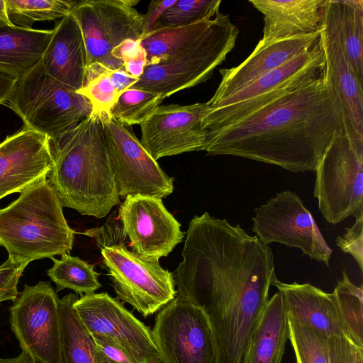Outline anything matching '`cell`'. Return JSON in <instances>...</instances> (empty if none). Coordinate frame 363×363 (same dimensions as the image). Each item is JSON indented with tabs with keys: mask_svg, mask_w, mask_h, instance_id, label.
Returning a JSON list of instances; mask_svg holds the SVG:
<instances>
[{
	"mask_svg": "<svg viewBox=\"0 0 363 363\" xmlns=\"http://www.w3.org/2000/svg\"><path fill=\"white\" fill-rule=\"evenodd\" d=\"M288 324L296 363H349V340L326 337L289 316Z\"/></svg>",
	"mask_w": 363,
	"mask_h": 363,
	"instance_id": "obj_25",
	"label": "cell"
},
{
	"mask_svg": "<svg viewBox=\"0 0 363 363\" xmlns=\"http://www.w3.org/2000/svg\"><path fill=\"white\" fill-rule=\"evenodd\" d=\"M137 0H84L77 1L72 14L84 38L87 67L100 63L112 69H123L111 55L127 40H140L143 15L134 7Z\"/></svg>",
	"mask_w": 363,
	"mask_h": 363,
	"instance_id": "obj_10",
	"label": "cell"
},
{
	"mask_svg": "<svg viewBox=\"0 0 363 363\" xmlns=\"http://www.w3.org/2000/svg\"><path fill=\"white\" fill-rule=\"evenodd\" d=\"M345 130L329 72L282 94L236 123L206 133L201 150L315 171L335 135Z\"/></svg>",
	"mask_w": 363,
	"mask_h": 363,
	"instance_id": "obj_2",
	"label": "cell"
},
{
	"mask_svg": "<svg viewBox=\"0 0 363 363\" xmlns=\"http://www.w3.org/2000/svg\"><path fill=\"white\" fill-rule=\"evenodd\" d=\"M41 62L45 72L57 81L75 91L83 87L86 53L80 27L72 13L55 24Z\"/></svg>",
	"mask_w": 363,
	"mask_h": 363,
	"instance_id": "obj_22",
	"label": "cell"
},
{
	"mask_svg": "<svg viewBox=\"0 0 363 363\" xmlns=\"http://www.w3.org/2000/svg\"><path fill=\"white\" fill-rule=\"evenodd\" d=\"M53 166L50 138L23 127L0 143V199L47 179Z\"/></svg>",
	"mask_w": 363,
	"mask_h": 363,
	"instance_id": "obj_18",
	"label": "cell"
},
{
	"mask_svg": "<svg viewBox=\"0 0 363 363\" xmlns=\"http://www.w3.org/2000/svg\"><path fill=\"white\" fill-rule=\"evenodd\" d=\"M77 299L70 293L59 300L62 363H100L93 338L73 308Z\"/></svg>",
	"mask_w": 363,
	"mask_h": 363,
	"instance_id": "obj_26",
	"label": "cell"
},
{
	"mask_svg": "<svg viewBox=\"0 0 363 363\" xmlns=\"http://www.w3.org/2000/svg\"><path fill=\"white\" fill-rule=\"evenodd\" d=\"M50 145L53 166L48 179L63 207L102 218L120 203L99 114L91 112Z\"/></svg>",
	"mask_w": 363,
	"mask_h": 363,
	"instance_id": "obj_3",
	"label": "cell"
},
{
	"mask_svg": "<svg viewBox=\"0 0 363 363\" xmlns=\"http://www.w3.org/2000/svg\"><path fill=\"white\" fill-rule=\"evenodd\" d=\"M5 104L24 127L55 140L73 130L92 112L89 100L44 70L41 60L17 79Z\"/></svg>",
	"mask_w": 363,
	"mask_h": 363,
	"instance_id": "obj_6",
	"label": "cell"
},
{
	"mask_svg": "<svg viewBox=\"0 0 363 363\" xmlns=\"http://www.w3.org/2000/svg\"><path fill=\"white\" fill-rule=\"evenodd\" d=\"M315 171L313 196L328 223L363 217V157L345 130L335 135Z\"/></svg>",
	"mask_w": 363,
	"mask_h": 363,
	"instance_id": "obj_8",
	"label": "cell"
},
{
	"mask_svg": "<svg viewBox=\"0 0 363 363\" xmlns=\"http://www.w3.org/2000/svg\"><path fill=\"white\" fill-rule=\"evenodd\" d=\"M208 109L207 102L160 105L140 125V141L155 160L200 151L206 139L201 121Z\"/></svg>",
	"mask_w": 363,
	"mask_h": 363,
	"instance_id": "obj_17",
	"label": "cell"
},
{
	"mask_svg": "<svg viewBox=\"0 0 363 363\" xmlns=\"http://www.w3.org/2000/svg\"><path fill=\"white\" fill-rule=\"evenodd\" d=\"M84 234L101 250L117 300L130 304L146 318L176 297L172 273L163 269L159 260L145 259L128 249L118 217Z\"/></svg>",
	"mask_w": 363,
	"mask_h": 363,
	"instance_id": "obj_5",
	"label": "cell"
},
{
	"mask_svg": "<svg viewBox=\"0 0 363 363\" xmlns=\"http://www.w3.org/2000/svg\"><path fill=\"white\" fill-rule=\"evenodd\" d=\"M111 55L121 61L126 72L137 79L147 66V53L140 40H125L113 50Z\"/></svg>",
	"mask_w": 363,
	"mask_h": 363,
	"instance_id": "obj_35",
	"label": "cell"
},
{
	"mask_svg": "<svg viewBox=\"0 0 363 363\" xmlns=\"http://www.w3.org/2000/svg\"><path fill=\"white\" fill-rule=\"evenodd\" d=\"M99 116L120 198L140 194L162 199L171 194L173 178L145 149L131 126L119 123L109 113Z\"/></svg>",
	"mask_w": 363,
	"mask_h": 363,
	"instance_id": "obj_9",
	"label": "cell"
},
{
	"mask_svg": "<svg viewBox=\"0 0 363 363\" xmlns=\"http://www.w3.org/2000/svg\"><path fill=\"white\" fill-rule=\"evenodd\" d=\"M16 79L0 74V104H5L14 87Z\"/></svg>",
	"mask_w": 363,
	"mask_h": 363,
	"instance_id": "obj_40",
	"label": "cell"
},
{
	"mask_svg": "<svg viewBox=\"0 0 363 363\" xmlns=\"http://www.w3.org/2000/svg\"><path fill=\"white\" fill-rule=\"evenodd\" d=\"M62 205L47 179L20 193L0 209V245L9 257L32 261L69 254L74 231L68 225Z\"/></svg>",
	"mask_w": 363,
	"mask_h": 363,
	"instance_id": "obj_4",
	"label": "cell"
},
{
	"mask_svg": "<svg viewBox=\"0 0 363 363\" xmlns=\"http://www.w3.org/2000/svg\"><path fill=\"white\" fill-rule=\"evenodd\" d=\"M28 264L9 257L0 265V303L5 301L13 302L17 298L18 283Z\"/></svg>",
	"mask_w": 363,
	"mask_h": 363,
	"instance_id": "obj_36",
	"label": "cell"
},
{
	"mask_svg": "<svg viewBox=\"0 0 363 363\" xmlns=\"http://www.w3.org/2000/svg\"><path fill=\"white\" fill-rule=\"evenodd\" d=\"M110 69L100 63L88 66L85 83L81 89L77 91L89 100L93 113H109L122 93L112 80Z\"/></svg>",
	"mask_w": 363,
	"mask_h": 363,
	"instance_id": "obj_33",
	"label": "cell"
},
{
	"mask_svg": "<svg viewBox=\"0 0 363 363\" xmlns=\"http://www.w3.org/2000/svg\"><path fill=\"white\" fill-rule=\"evenodd\" d=\"M53 33L52 30L0 26V74L16 80L42 59Z\"/></svg>",
	"mask_w": 363,
	"mask_h": 363,
	"instance_id": "obj_24",
	"label": "cell"
},
{
	"mask_svg": "<svg viewBox=\"0 0 363 363\" xmlns=\"http://www.w3.org/2000/svg\"><path fill=\"white\" fill-rule=\"evenodd\" d=\"M220 4V0H176L162 14L152 30L210 20L219 11Z\"/></svg>",
	"mask_w": 363,
	"mask_h": 363,
	"instance_id": "obj_34",
	"label": "cell"
},
{
	"mask_svg": "<svg viewBox=\"0 0 363 363\" xmlns=\"http://www.w3.org/2000/svg\"><path fill=\"white\" fill-rule=\"evenodd\" d=\"M175 1L176 0H152L150 1L147 7V13L143 15L142 38L153 30L162 14L172 6Z\"/></svg>",
	"mask_w": 363,
	"mask_h": 363,
	"instance_id": "obj_39",
	"label": "cell"
},
{
	"mask_svg": "<svg viewBox=\"0 0 363 363\" xmlns=\"http://www.w3.org/2000/svg\"><path fill=\"white\" fill-rule=\"evenodd\" d=\"M164 99L148 91L129 88L123 91L110 109L109 114L125 125H141Z\"/></svg>",
	"mask_w": 363,
	"mask_h": 363,
	"instance_id": "obj_32",
	"label": "cell"
},
{
	"mask_svg": "<svg viewBox=\"0 0 363 363\" xmlns=\"http://www.w3.org/2000/svg\"><path fill=\"white\" fill-rule=\"evenodd\" d=\"M149 363H162V362H161L160 358H157V359H155L152 360Z\"/></svg>",
	"mask_w": 363,
	"mask_h": 363,
	"instance_id": "obj_44",
	"label": "cell"
},
{
	"mask_svg": "<svg viewBox=\"0 0 363 363\" xmlns=\"http://www.w3.org/2000/svg\"><path fill=\"white\" fill-rule=\"evenodd\" d=\"M100 363H139L113 340L99 335H91Z\"/></svg>",
	"mask_w": 363,
	"mask_h": 363,
	"instance_id": "obj_38",
	"label": "cell"
},
{
	"mask_svg": "<svg viewBox=\"0 0 363 363\" xmlns=\"http://www.w3.org/2000/svg\"><path fill=\"white\" fill-rule=\"evenodd\" d=\"M320 40L326 68L341 104L345 133L354 150L363 157V84L342 46L333 0H326Z\"/></svg>",
	"mask_w": 363,
	"mask_h": 363,
	"instance_id": "obj_16",
	"label": "cell"
},
{
	"mask_svg": "<svg viewBox=\"0 0 363 363\" xmlns=\"http://www.w3.org/2000/svg\"><path fill=\"white\" fill-rule=\"evenodd\" d=\"M349 363H363V348L351 342Z\"/></svg>",
	"mask_w": 363,
	"mask_h": 363,
	"instance_id": "obj_41",
	"label": "cell"
},
{
	"mask_svg": "<svg viewBox=\"0 0 363 363\" xmlns=\"http://www.w3.org/2000/svg\"><path fill=\"white\" fill-rule=\"evenodd\" d=\"M118 218L132 251L147 259L167 257L184 236L161 199L128 196L118 208Z\"/></svg>",
	"mask_w": 363,
	"mask_h": 363,
	"instance_id": "obj_15",
	"label": "cell"
},
{
	"mask_svg": "<svg viewBox=\"0 0 363 363\" xmlns=\"http://www.w3.org/2000/svg\"><path fill=\"white\" fill-rule=\"evenodd\" d=\"M288 340V315L278 291L269 298L241 363H281Z\"/></svg>",
	"mask_w": 363,
	"mask_h": 363,
	"instance_id": "obj_23",
	"label": "cell"
},
{
	"mask_svg": "<svg viewBox=\"0 0 363 363\" xmlns=\"http://www.w3.org/2000/svg\"><path fill=\"white\" fill-rule=\"evenodd\" d=\"M59 300L50 282L39 281L25 284L9 309L11 330L36 363H62Z\"/></svg>",
	"mask_w": 363,
	"mask_h": 363,
	"instance_id": "obj_12",
	"label": "cell"
},
{
	"mask_svg": "<svg viewBox=\"0 0 363 363\" xmlns=\"http://www.w3.org/2000/svg\"><path fill=\"white\" fill-rule=\"evenodd\" d=\"M342 236L336 238V243L342 251L350 254L363 269V217L355 220L354 225L345 229Z\"/></svg>",
	"mask_w": 363,
	"mask_h": 363,
	"instance_id": "obj_37",
	"label": "cell"
},
{
	"mask_svg": "<svg viewBox=\"0 0 363 363\" xmlns=\"http://www.w3.org/2000/svg\"><path fill=\"white\" fill-rule=\"evenodd\" d=\"M239 32L229 16L218 11L207 33L164 60L145 67L130 88L158 94L164 99L206 82L234 48Z\"/></svg>",
	"mask_w": 363,
	"mask_h": 363,
	"instance_id": "obj_7",
	"label": "cell"
},
{
	"mask_svg": "<svg viewBox=\"0 0 363 363\" xmlns=\"http://www.w3.org/2000/svg\"><path fill=\"white\" fill-rule=\"evenodd\" d=\"M172 273L177 295L207 316L218 363H241L277 278L271 248L208 212L190 221Z\"/></svg>",
	"mask_w": 363,
	"mask_h": 363,
	"instance_id": "obj_1",
	"label": "cell"
},
{
	"mask_svg": "<svg viewBox=\"0 0 363 363\" xmlns=\"http://www.w3.org/2000/svg\"><path fill=\"white\" fill-rule=\"evenodd\" d=\"M0 26H8L5 23H4L2 21L0 20Z\"/></svg>",
	"mask_w": 363,
	"mask_h": 363,
	"instance_id": "obj_45",
	"label": "cell"
},
{
	"mask_svg": "<svg viewBox=\"0 0 363 363\" xmlns=\"http://www.w3.org/2000/svg\"><path fill=\"white\" fill-rule=\"evenodd\" d=\"M332 292L354 345L363 348V291L349 279L345 270Z\"/></svg>",
	"mask_w": 363,
	"mask_h": 363,
	"instance_id": "obj_31",
	"label": "cell"
},
{
	"mask_svg": "<svg viewBox=\"0 0 363 363\" xmlns=\"http://www.w3.org/2000/svg\"><path fill=\"white\" fill-rule=\"evenodd\" d=\"M0 363H36L28 354L21 352L18 356L11 358H0Z\"/></svg>",
	"mask_w": 363,
	"mask_h": 363,
	"instance_id": "obj_42",
	"label": "cell"
},
{
	"mask_svg": "<svg viewBox=\"0 0 363 363\" xmlns=\"http://www.w3.org/2000/svg\"><path fill=\"white\" fill-rule=\"evenodd\" d=\"M326 0H250L263 15V35L255 48L320 31Z\"/></svg>",
	"mask_w": 363,
	"mask_h": 363,
	"instance_id": "obj_21",
	"label": "cell"
},
{
	"mask_svg": "<svg viewBox=\"0 0 363 363\" xmlns=\"http://www.w3.org/2000/svg\"><path fill=\"white\" fill-rule=\"evenodd\" d=\"M76 3L71 0H6L11 24L23 28H32L37 21L62 19L71 13Z\"/></svg>",
	"mask_w": 363,
	"mask_h": 363,
	"instance_id": "obj_30",
	"label": "cell"
},
{
	"mask_svg": "<svg viewBox=\"0 0 363 363\" xmlns=\"http://www.w3.org/2000/svg\"><path fill=\"white\" fill-rule=\"evenodd\" d=\"M319 38L320 31L282 39L260 48H255L239 65L219 69L221 81L208 104L231 96L263 74L310 50Z\"/></svg>",
	"mask_w": 363,
	"mask_h": 363,
	"instance_id": "obj_19",
	"label": "cell"
},
{
	"mask_svg": "<svg viewBox=\"0 0 363 363\" xmlns=\"http://www.w3.org/2000/svg\"><path fill=\"white\" fill-rule=\"evenodd\" d=\"M73 308L91 335L113 340L139 363L159 358L150 328L108 293L82 295Z\"/></svg>",
	"mask_w": 363,
	"mask_h": 363,
	"instance_id": "obj_14",
	"label": "cell"
},
{
	"mask_svg": "<svg viewBox=\"0 0 363 363\" xmlns=\"http://www.w3.org/2000/svg\"><path fill=\"white\" fill-rule=\"evenodd\" d=\"M0 20L8 26H12L8 18L6 0H0Z\"/></svg>",
	"mask_w": 363,
	"mask_h": 363,
	"instance_id": "obj_43",
	"label": "cell"
},
{
	"mask_svg": "<svg viewBox=\"0 0 363 363\" xmlns=\"http://www.w3.org/2000/svg\"><path fill=\"white\" fill-rule=\"evenodd\" d=\"M333 2L342 46L363 84V1L333 0Z\"/></svg>",
	"mask_w": 363,
	"mask_h": 363,
	"instance_id": "obj_28",
	"label": "cell"
},
{
	"mask_svg": "<svg viewBox=\"0 0 363 363\" xmlns=\"http://www.w3.org/2000/svg\"><path fill=\"white\" fill-rule=\"evenodd\" d=\"M51 259L53 265L47 274L56 284L57 291L69 289L82 296L94 293L101 287L94 264L69 254L61 255L60 259Z\"/></svg>",
	"mask_w": 363,
	"mask_h": 363,
	"instance_id": "obj_29",
	"label": "cell"
},
{
	"mask_svg": "<svg viewBox=\"0 0 363 363\" xmlns=\"http://www.w3.org/2000/svg\"><path fill=\"white\" fill-rule=\"evenodd\" d=\"M281 294L288 316L328 337H343L354 343L332 293L310 283L272 282Z\"/></svg>",
	"mask_w": 363,
	"mask_h": 363,
	"instance_id": "obj_20",
	"label": "cell"
},
{
	"mask_svg": "<svg viewBox=\"0 0 363 363\" xmlns=\"http://www.w3.org/2000/svg\"><path fill=\"white\" fill-rule=\"evenodd\" d=\"M252 230L264 244L278 242L329 267L333 250L312 214L294 192L285 190L255 209Z\"/></svg>",
	"mask_w": 363,
	"mask_h": 363,
	"instance_id": "obj_13",
	"label": "cell"
},
{
	"mask_svg": "<svg viewBox=\"0 0 363 363\" xmlns=\"http://www.w3.org/2000/svg\"><path fill=\"white\" fill-rule=\"evenodd\" d=\"M151 330L162 363H218L207 316L178 296L160 310Z\"/></svg>",
	"mask_w": 363,
	"mask_h": 363,
	"instance_id": "obj_11",
	"label": "cell"
},
{
	"mask_svg": "<svg viewBox=\"0 0 363 363\" xmlns=\"http://www.w3.org/2000/svg\"><path fill=\"white\" fill-rule=\"evenodd\" d=\"M215 22L216 16L208 21L151 31L140 40L147 53V66L157 64L187 48L207 33Z\"/></svg>",
	"mask_w": 363,
	"mask_h": 363,
	"instance_id": "obj_27",
	"label": "cell"
}]
</instances>
